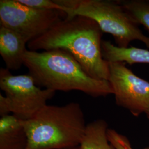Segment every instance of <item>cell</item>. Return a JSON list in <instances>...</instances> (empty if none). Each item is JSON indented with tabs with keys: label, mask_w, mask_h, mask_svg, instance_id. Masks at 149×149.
<instances>
[{
	"label": "cell",
	"mask_w": 149,
	"mask_h": 149,
	"mask_svg": "<svg viewBox=\"0 0 149 149\" xmlns=\"http://www.w3.org/2000/svg\"><path fill=\"white\" fill-rule=\"evenodd\" d=\"M103 32L94 20L84 16L61 19L48 31L27 44L29 50L61 49L70 54L86 72L97 80H109V64L103 58Z\"/></svg>",
	"instance_id": "6da1fadb"
},
{
	"label": "cell",
	"mask_w": 149,
	"mask_h": 149,
	"mask_svg": "<svg viewBox=\"0 0 149 149\" xmlns=\"http://www.w3.org/2000/svg\"><path fill=\"white\" fill-rule=\"evenodd\" d=\"M23 60L36 85L46 89L80 91L93 97L113 94L109 81L91 77L70 54L63 50H27Z\"/></svg>",
	"instance_id": "7a4b0ae2"
},
{
	"label": "cell",
	"mask_w": 149,
	"mask_h": 149,
	"mask_svg": "<svg viewBox=\"0 0 149 149\" xmlns=\"http://www.w3.org/2000/svg\"><path fill=\"white\" fill-rule=\"evenodd\" d=\"M26 149H66L80 146L85 134L84 114L79 103L43 107L24 120Z\"/></svg>",
	"instance_id": "3957f363"
},
{
	"label": "cell",
	"mask_w": 149,
	"mask_h": 149,
	"mask_svg": "<svg viewBox=\"0 0 149 149\" xmlns=\"http://www.w3.org/2000/svg\"><path fill=\"white\" fill-rule=\"evenodd\" d=\"M59 5L72 10L71 18L84 16L94 20L103 33L111 34L118 47L128 48L130 42L139 40L149 49V37L125 11L118 1L55 0Z\"/></svg>",
	"instance_id": "277c9868"
},
{
	"label": "cell",
	"mask_w": 149,
	"mask_h": 149,
	"mask_svg": "<svg viewBox=\"0 0 149 149\" xmlns=\"http://www.w3.org/2000/svg\"><path fill=\"white\" fill-rule=\"evenodd\" d=\"M0 88L5 93L11 113L27 120L46 106L55 91L41 89L30 74L13 75L7 68L0 69Z\"/></svg>",
	"instance_id": "5b68a950"
},
{
	"label": "cell",
	"mask_w": 149,
	"mask_h": 149,
	"mask_svg": "<svg viewBox=\"0 0 149 149\" xmlns=\"http://www.w3.org/2000/svg\"><path fill=\"white\" fill-rule=\"evenodd\" d=\"M63 11L39 10L18 0L0 1L1 26L18 33L28 43L48 31L61 19Z\"/></svg>",
	"instance_id": "8992f818"
},
{
	"label": "cell",
	"mask_w": 149,
	"mask_h": 149,
	"mask_svg": "<svg viewBox=\"0 0 149 149\" xmlns=\"http://www.w3.org/2000/svg\"><path fill=\"white\" fill-rule=\"evenodd\" d=\"M109 82L116 104L135 116L149 114V82L135 74L122 62H108Z\"/></svg>",
	"instance_id": "52a82bcc"
},
{
	"label": "cell",
	"mask_w": 149,
	"mask_h": 149,
	"mask_svg": "<svg viewBox=\"0 0 149 149\" xmlns=\"http://www.w3.org/2000/svg\"><path fill=\"white\" fill-rule=\"evenodd\" d=\"M28 42L18 33L3 26L0 27V54L6 68L17 70L23 65V56Z\"/></svg>",
	"instance_id": "ba28073f"
},
{
	"label": "cell",
	"mask_w": 149,
	"mask_h": 149,
	"mask_svg": "<svg viewBox=\"0 0 149 149\" xmlns=\"http://www.w3.org/2000/svg\"><path fill=\"white\" fill-rule=\"evenodd\" d=\"M27 133L24 120L14 115H7L0 119V149H26Z\"/></svg>",
	"instance_id": "9c48e42d"
},
{
	"label": "cell",
	"mask_w": 149,
	"mask_h": 149,
	"mask_svg": "<svg viewBox=\"0 0 149 149\" xmlns=\"http://www.w3.org/2000/svg\"><path fill=\"white\" fill-rule=\"evenodd\" d=\"M103 58L107 62H122L130 65L149 64V50L131 46L121 48L108 40H102Z\"/></svg>",
	"instance_id": "30bf717a"
},
{
	"label": "cell",
	"mask_w": 149,
	"mask_h": 149,
	"mask_svg": "<svg viewBox=\"0 0 149 149\" xmlns=\"http://www.w3.org/2000/svg\"><path fill=\"white\" fill-rule=\"evenodd\" d=\"M108 125L103 119L87 124L85 134L80 146L81 149H115L107 138Z\"/></svg>",
	"instance_id": "8fae6325"
},
{
	"label": "cell",
	"mask_w": 149,
	"mask_h": 149,
	"mask_svg": "<svg viewBox=\"0 0 149 149\" xmlns=\"http://www.w3.org/2000/svg\"><path fill=\"white\" fill-rule=\"evenodd\" d=\"M129 16L138 24L143 26L149 32V1H118Z\"/></svg>",
	"instance_id": "7c38bea8"
},
{
	"label": "cell",
	"mask_w": 149,
	"mask_h": 149,
	"mask_svg": "<svg viewBox=\"0 0 149 149\" xmlns=\"http://www.w3.org/2000/svg\"><path fill=\"white\" fill-rule=\"evenodd\" d=\"M20 3L28 7L44 10H57L66 13V17L71 16L72 10L59 5L55 0H18Z\"/></svg>",
	"instance_id": "4fadbf2b"
},
{
	"label": "cell",
	"mask_w": 149,
	"mask_h": 149,
	"mask_svg": "<svg viewBox=\"0 0 149 149\" xmlns=\"http://www.w3.org/2000/svg\"><path fill=\"white\" fill-rule=\"evenodd\" d=\"M107 138L115 149H133L128 138L113 129H108Z\"/></svg>",
	"instance_id": "5bb4252c"
},
{
	"label": "cell",
	"mask_w": 149,
	"mask_h": 149,
	"mask_svg": "<svg viewBox=\"0 0 149 149\" xmlns=\"http://www.w3.org/2000/svg\"><path fill=\"white\" fill-rule=\"evenodd\" d=\"M11 111L6 96L0 94V115L1 117L10 114Z\"/></svg>",
	"instance_id": "9a60e30c"
},
{
	"label": "cell",
	"mask_w": 149,
	"mask_h": 149,
	"mask_svg": "<svg viewBox=\"0 0 149 149\" xmlns=\"http://www.w3.org/2000/svg\"><path fill=\"white\" fill-rule=\"evenodd\" d=\"M81 149L80 146H76V147H74V148H68V149Z\"/></svg>",
	"instance_id": "2e32d148"
},
{
	"label": "cell",
	"mask_w": 149,
	"mask_h": 149,
	"mask_svg": "<svg viewBox=\"0 0 149 149\" xmlns=\"http://www.w3.org/2000/svg\"><path fill=\"white\" fill-rule=\"evenodd\" d=\"M145 149H149V148H145Z\"/></svg>",
	"instance_id": "e0dca14e"
},
{
	"label": "cell",
	"mask_w": 149,
	"mask_h": 149,
	"mask_svg": "<svg viewBox=\"0 0 149 149\" xmlns=\"http://www.w3.org/2000/svg\"><path fill=\"white\" fill-rule=\"evenodd\" d=\"M148 116V118L149 119V114L148 115V116Z\"/></svg>",
	"instance_id": "ac0fdd59"
}]
</instances>
